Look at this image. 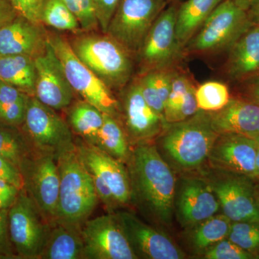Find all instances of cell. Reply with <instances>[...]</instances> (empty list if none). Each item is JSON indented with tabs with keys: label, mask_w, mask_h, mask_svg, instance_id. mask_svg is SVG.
<instances>
[{
	"label": "cell",
	"mask_w": 259,
	"mask_h": 259,
	"mask_svg": "<svg viewBox=\"0 0 259 259\" xmlns=\"http://www.w3.org/2000/svg\"><path fill=\"white\" fill-rule=\"evenodd\" d=\"M29 97L30 96L19 89L0 81V110Z\"/></svg>",
	"instance_id": "ab89813d"
},
{
	"label": "cell",
	"mask_w": 259,
	"mask_h": 259,
	"mask_svg": "<svg viewBox=\"0 0 259 259\" xmlns=\"http://www.w3.org/2000/svg\"><path fill=\"white\" fill-rule=\"evenodd\" d=\"M34 59L36 67L34 97L56 111L67 109L74 101L75 93L49 42L46 50Z\"/></svg>",
	"instance_id": "ac0fdd59"
},
{
	"label": "cell",
	"mask_w": 259,
	"mask_h": 259,
	"mask_svg": "<svg viewBox=\"0 0 259 259\" xmlns=\"http://www.w3.org/2000/svg\"><path fill=\"white\" fill-rule=\"evenodd\" d=\"M241 83L242 98L259 105V75Z\"/></svg>",
	"instance_id": "7bdbcfd3"
},
{
	"label": "cell",
	"mask_w": 259,
	"mask_h": 259,
	"mask_svg": "<svg viewBox=\"0 0 259 259\" xmlns=\"http://www.w3.org/2000/svg\"><path fill=\"white\" fill-rule=\"evenodd\" d=\"M223 0H186L178 6L176 31L180 45L185 49L202 24Z\"/></svg>",
	"instance_id": "484cf974"
},
{
	"label": "cell",
	"mask_w": 259,
	"mask_h": 259,
	"mask_svg": "<svg viewBox=\"0 0 259 259\" xmlns=\"http://www.w3.org/2000/svg\"><path fill=\"white\" fill-rule=\"evenodd\" d=\"M18 15L9 0H0V28Z\"/></svg>",
	"instance_id": "ee69618b"
},
{
	"label": "cell",
	"mask_w": 259,
	"mask_h": 259,
	"mask_svg": "<svg viewBox=\"0 0 259 259\" xmlns=\"http://www.w3.org/2000/svg\"><path fill=\"white\" fill-rule=\"evenodd\" d=\"M255 255V258H259V249L257 250L256 251L253 253Z\"/></svg>",
	"instance_id": "c3c4849f"
},
{
	"label": "cell",
	"mask_w": 259,
	"mask_h": 259,
	"mask_svg": "<svg viewBox=\"0 0 259 259\" xmlns=\"http://www.w3.org/2000/svg\"><path fill=\"white\" fill-rule=\"evenodd\" d=\"M219 201L205 178L185 177L177 181L174 210L184 228L202 222L218 214Z\"/></svg>",
	"instance_id": "2e32d148"
},
{
	"label": "cell",
	"mask_w": 259,
	"mask_h": 259,
	"mask_svg": "<svg viewBox=\"0 0 259 259\" xmlns=\"http://www.w3.org/2000/svg\"><path fill=\"white\" fill-rule=\"evenodd\" d=\"M178 5L172 3L156 19L136 56L137 75L163 69H176L185 57L177 36Z\"/></svg>",
	"instance_id": "8992f818"
},
{
	"label": "cell",
	"mask_w": 259,
	"mask_h": 259,
	"mask_svg": "<svg viewBox=\"0 0 259 259\" xmlns=\"http://www.w3.org/2000/svg\"><path fill=\"white\" fill-rule=\"evenodd\" d=\"M18 15L40 23V14L44 0H9Z\"/></svg>",
	"instance_id": "8d00e7d4"
},
{
	"label": "cell",
	"mask_w": 259,
	"mask_h": 259,
	"mask_svg": "<svg viewBox=\"0 0 259 259\" xmlns=\"http://www.w3.org/2000/svg\"><path fill=\"white\" fill-rule=\"evenodd\" d=\"M81 228L59 222L51 224L47 243L39 258H83Z\"/></svg>",
	"instance_id": "cb8c5ba5"
},
{
	"label": "cell",
	"mask_w": 259,
	"mask_h": 259,
	"mask_svg": "<svg viewBox=\"0 0 259 259\" xmlns=\"http://www.w3.org/2000/svg\"><path fill=\"white\" fill-rule=\"evenodd\" d=\"M232 1H233L237 6L241 8V9L248 12L250 7H251L252 4H253V2H254V0H232Z\"/></svg>",
	"instance_id": "bcb514c9"
},
{
	"label": "cell",
	"mask_w": 259,
	"mask_h": 259,
	"mask_svg": "<svg viewBox=\"0 0 259 259\" xmlns=\"http://www.w3.org/2000/svg\"><path fill=\"white\" fill-rule=\"evenodd\" d=\"M254 178L255 180L259 181V144L258 151H257L256 159H255Z\"/></svg>",
	"instance_id": "7dc6e473"
},
{
	"label": "cell",
	"mask_w": 259,
	"mask_h": 259,
	"mask_svg": "<svg viewBox=\"0 0 259 259\" xmlns=\"http://www.w3.org/2000/svg\"><path fill=\"white\" fill-rule=\"evenodd\" d=\"M210 113L218 135L234 134L255 139L259 135V105L242 97H231L226 106Z\"/></svg>",
	"instance_id": "44dd1931"
},
{
	"label": "cell",
	"mask_w": 259,
	"mask_h": 259,
	"mask_svg": "<svg viewBox=\"0 0 259 259\" xmlns=\"http://www.w3.org/2000/svg\"><path fill=\"white\" fill-rule=\"evenodd\" d=\"M175 1H178V0H174V2Z\"/></svg>",
	"instance_id": "816d5d0a"
},
{
	"label": "cell",
	"mask_w": 259,
	"mask_h": 259,
	"mask_svg": "<svg viewBox=\"0 0 259 259\" xmlns=\"http://www.w3.org/2000/svg\"><path fill=\"white\" fill-rule=\"evenodd\" d=\"M94 146L123 163H127L131 155L127 136L120 120L105 113Z\"/></svg>",
	"instance_id": "f1b7e54d"
},
{
	"label": "cell",
	"mask_w": 259,
	"mask_h": 259,
	"mask_svg": "<svg viewBox=\"0 0 259 259\" xmlns=\"http://www.w3.org/2000/svg\"><path fill=\"white\" fill-rule=\"evenodd\" d=\"M253 24L248 12L232 0H223L187 42L185 55L212 56L228 52Z\"/></svg>",
	"instance_id": "5b68a950"
},
{
	"label": "cell",
	"mask_w": 259,
	"mask_h": 259,
	"mask_svg": "<svg viewBox=\"0 0 259 259\" xmlns=\"http://www.w3.org/2000/svg\"><path fill=\"white\" fill-rule=\"evenodd\" d=\"M83 258L137 259L117 215L103 214L88 220L81 228Z\"/></svg>",
	"instance_id": "9a60e30c"
},
{
	"label": "cell",
	"mask_w": 259,
	"mask_h": 259,
	"mask_svg": "<svg viewBox=\"0 0 259 259\" xmlns=\"http://www.w3.org/2000/svg\"><path fill=\"white\" fill-rule=\"evenodd\" d=\"M73 35L68 40L75 55L113 93L134 79V56L112 37L97 31Z\"/></svg>",
	"instance_id": "7a4b0ae2"
},
{
	"label": "cell",
	"mask_w": 259,
	"mask_h": 259,
	"mask_svg": "<svg viewBox=\"0 0 259 259\" xmlns=\"http://www.w3.org/2000/svg\"><path fill=\"white\" fill-rule=\"evenodd\" d=\"M20 191L15 186L0 180V209H9L18 198Z\"/></svg>",
	"instance_id": "b9f144b4"
},
{
	"label": "cell",
	"mask_w": 259,
	"mask_h": 259,
	"mask_svg": "<svg viewBox=\"0 0 259 259\" xmlns=\"http://www.w3.org/2000/svg\"><path fill=\"white\" fill-rule=\"evenodd\" d=\"M25 188L51 224L56 221L60 177L56 156L34 151L21 168Z\"/></svg>",
	"instance_id": "4fadbf2b"
},
{
	"label": "cell",
	"mask_w": 259,
	"mask_h": 259,
	"mask_svg": "<svg viewBox=\"0 0 259 259\" xmlns=\"http://www.w3.org/2000/svg\"><path fill=\"white\" fill-rule=\"evenodd\" d=\"M196 87L190 76L177 69L172 79L171 90L164 105L165 120L175 123L189 118L199 110Z\"/></svg>",
	"instance_id": "603a6c76"
},
{
	"label": "cell",
	"mask_w": 259,
	"mask_h": 259,
	"mask_svg": "<svg viewBox=\"0 0 259 259\" xmlns=\"http://www.w3.org/2000/svg\"><path fill=\"white\" fill-rule=\"evenodd\" d=\"M48 31L42 24L21 15L0 28V55H24L35 59L47 49Z\"/></svg>",
	"instance_id": "ffe728a7"
},
{
	"label": "cell",
	"mask_w": 259,
	"mask_h": 259,
	"mask_svg": "<svg viewBox=\"0 0 259 259\" xmlns=\"http://www.w3.org/2000/svg\"><path fill=\"white\" fill-rule=\"evenodd\" d=\"M257 182H258V193H259V181L257 180Z\"/></svg>",
	"instance_id": "f907efd6"
},
{
	"label": "cell",
	"mask_w": 259,
	"mask_h": 259,
	"mask_svg": "<svg viewBox=\"0 0 259 259\" xmlns=\"http://www.w3.org/2000/svg\"><path fill=\"white\" fill-rule=\"evenodd\" d=\"M218 136L211 125L210 113L199 110L185 120L168 124L157 139L172 166L185 171L197 169L207 161Z\"/></svg>",
	"instance_id": "3957f363"
},
{
	"label": "cell",
	"mask_w": 259,
	"mask_h": 259,
	"mask_svg": "<svg viewBox=\"0 0 259 259\" xmlns=\"http://www.w3.org/2000/svg\"><path fill=\"white\" fill-rule=\"evenodd\" d=\"M8 229V209H0V258H10L13 251Z\"/></svg>",
	"instance_id": "60d3db41"
},
{
	"label": "cell",
	"mask_w": 259,
	"mask_h": 259,
	"mask_svg": "<svg viewBox=\"0 0 259 259\" xmlns=\"http://www.w3.org/2000/svg\"><path fill=\"white\" fill-rule=\"evenodd\" d=\"M248 14L253 23H259V0H254L248 10Z\"/></svg>",
	"instance_id": "f6af8a7d"
},
{
	"label": "cell",
	"mask_w": 259,
	"mask_h": 259,
	"mask_svg": "<svg viewBox=\"0 0 259 259\" xmlns=\"http://www.w3.org/2000/svg\"><path fill=\"white\" fill-rule=\"evenodd\" d=\"M255 141H257V142H258V144H259V135H258V136H257V137H256V138H255Z\"/></svg>",
	"instance_id": "681fc988"
},
{
	"label": "cell",
	"mask_w": 259,
	"mask_h": 259,
	"mask_svg": "<svg viewBox=\"0 0 259 259\" xmlns=\"http://www.w3.org/2000/svg\"><path fill=\"white\" fill-rule=\"evenodd\" d=\"M40 22L44 26L56 31L81 32L79 21L62 0H44L40 10Z\"/></svg>",
	"instance_id": "f546056e"
},
{
	"label": "cell",
	"mask_w": 259,
	"mask_h": 259,
	"mask_svg": "<svg viewBox=\"0 0 259 259\" xmlns=\"http://www.w3.org/2000/svg\"><path fill=\"white\" fill-rule=\"evenodd\" d=\"M202 258L206 259H253L255 255L247 251L228 238L209 247L204 252Z\"/></svg>",
	"instance_id": "e575fe53"
},
{
	"label": "cell",
	"mask_w": 259,
	"mask_h": 259,
	"mask_svg": "<svg viewBox=\"0 0 259 259\" xmlns=\"http://www.w3.org/2000/svg\"><path fill=\"white\" fill-rule=\"evenodd\" d=\"M23 125L33 151L51 153L56 158L76 146L67 121L34 96L29 98Z\"/></svg>",
	"instance_id": "7c38bea8"
},
{
	"label": "cell",
	"mask_w": 259,
	"mask_h": 259,
	"mask_svg": "<svg viewBox=\"0 0 259 259\" xmlns=\"http://www.w3.org/2000/svg\"><path fill=\"white\" fill-rule=\"evenodd\" d=\"M139 84L141 94L144 97L145 101L153 110L160 115L163 116L164 112V102L162 101L161 97L158 96L154 87L153 86L151 80L146 74L136 76Z\"/></svg>",
	"instance_id": "d590c367"
},
{
	"label": "cell",
	"mask_w": 259,
	"mask_h": 259,
	"mask_svg": "<svg viewBox=\"0 0 259 259\" xmlns=\"http://www.w3.org/2000/svg\"><path fill=\"white\" fill-rule=\"evenodd\" d=\"M171 0H120L106 34L135 56L153 23Z\"/></svg>",
	"instance_id": "30bf717a"
},
{
	"label": "cell",
	"mask_w": 259,
	"mask_h": 259,
	"mask_svg": "<svg viewBox=\"0 0 259 259\" xmlns=\"http://www.w3.org/2000/svg\"><path fill=\"white\" fill-rule=\"evenodd\" d=\"M100 31L106 34L110 20L120 0H93Z\"/></svg>",
	"instance_id": "f35d334b"
},
{
	"label": "cell",
	"mask_w": 259,
	"mask_h": 259,
	"mask_svg": "<svg viewBox=\"0 0 259 259\" xmlns=\"http://www.w3.org/2000/svg\"><path fill=\"white\" fill-rule=\"evenodd\" d=\"M66 121L73 134L94 145L103 124L104 113L90 102L77 100L68 107Z\"/></svg>",
	"instance_id": "83f0119b"
},
{
	"label": "cell",
	"mask_w": 259,
	"mask_h": 259,
	"mask_svg": "<svg viewBox=\"0 0 259 259\" xmlns=\"http://www.w3.org/2000/svg\"><path fill=\"white\" fill-rule=\"evenodd\" d=\"M56 161L60 188L55 222L81 227L99 201L93 177L80 159L76 146L58 155Z\"/></svg>",
	"instance_id": "277c9868"
},
{
	"label": "cell",
	"mask_w": 259,
	"mask_h": 259,
	"mask_svg": "<svg viewBox=\"0 0 259 259\" xmlns=\"http://www.w3.org/2000/svg\"><path fill=\"white\" fill-rule=\"evenodd\" d=\"M232 221L224 214H216L186 228V241L194 254L202 255L209 247L228 238Z\"/></svg>",
	"instance_id": "d4e9b609"
},
{
	"label": "cell",
	"mask_w": 259,
	"mask_h": 259,
	"mask_svg": "<svg viewBox=\"0 0 259 259\" xmlns=\"http://www.w3.org/2000/svg\"><path fill=\"white\" fill-rule=\"evenodd\" d=\"M226 72L242 83L259 75V23L253 24L228 51Z\"/></svg>",
	"instance_id": "7402d4cb"
},
{
	"label": "cell",
	"mask_w": 259,
	"mask_h": 259,
	"mask_svg": "<svg viewBox=\"0 0 259 259\" xmlns=\"http://www.w3.org/2000/svg\"><path fill=\"white\" fill-rule=\"evenodd\" d=\"M51 228V223L31 197L24 190L20 191L8 209L10 242L18 255L25 258H40Z\"/></svg>",
	"instance_id": "8fae6325"
},
{
	"label": "cell",
	"mask_w": 259,
	"mask_h": 259,
	"mask_svg": "<svg viewBox=\"0 0 259 259\" xmlns=\"http://www.w3.org/2000/svg\"><path fill=\"white\" fill-rule=\"evenodd\" d=\"M48 39L64 68L75 94L97 107L103 113L120 120V105L113 92L81 62L66 37L48 31Z\"/></svg>",
	"instance_id": "52a82bcc"
},
{
	"label": "cell",
	"mask_w": 259,
	"mask_h": 259,
	"mask_svg": "<svg viewBox=\"0 0 259 259\" xmlns=\"http://www.w3.org/2000/svg\"><path fill=\"white\" fill-rule=\"evenodd\" d=\"M76 151L93 177L99 200L112 210L132 200V190L127 168L100 148L88 143L76 144Z\"/></svg>",
	"instance_id": "ba28073f"
},
{
	"label": "cell",
	"mask_w": 259,
	"mask_h": 259,
	"mask_svg": "<svg viewBox=\"0 0 259 259\" xmlns=\"http://www.w3.org/2000/svg\"><path fill=\"white\" fill-rule=\"evenodd\" d=\"M132 201L141 212L161 226L171 224L177 180L171 167L158 148L139 143L127 161Z\"/></svg>",
	"instance_id": "6da1fadb"
},
{
	"label": "cell",
	"mask_w": 259,
	"mask_h": 259,
	"mask_svg": "<svg viewBox=\"0 0 259 259\" xmlns=\"http://www.w3.org/2000/svg\"><path fill=\"white\" fill-rule=\"evenodd\" d=\"M79 21L83 32L100 30L93 0H62Z\"/></svg>",
	"instance_id": "836d02e7"
},
{
	"label": "cell",
	"mask_w": 259,
	"mask_h": 259,
	"mask_svg": "<svg viewBox=\"0 0 259 259\" xmlns=\"http://www.w3.org/2000/svg\"><path fill=\"white\" fill-rule=\"evenodd\" d=\"M130 246L138 258L182 259L183 250L166 233L143 222L133 213L116 214Z\"/></svg>",
	"instance_id": "e0dca14e"
},
{
	"label": "cell",
	"mask_w": 259,
	"mask_h": 259,
	"mask_svg": "<svg viewBox=\"0 0 259 259\" xmlns=\"http://www.w3.org/2000/svg\"><path fill=\"white\" fill-rule=\"evenodd\" d=\"M228 239L247 251L259 249V221L232 223Z\"/></svg>",
	"instance_id": "d6a6232c"
},
{
	"label": "cell",
	"mask_w": 259,
	"mask_h": 259,
	"mask_svg": "<svg viewBox=\"0 0 259 259\" xmlns=\"http://www.w3.org/2000/svg\"><path fill=\"white\" fill-rule=\"evenodd\" d=\"M258 143L254 139L234 134L218 135L207 161L212 168L243 174L254 178Z\"/></svg>",
	"instance_id": "d6986e66"
},
{
	"label": "cell",
	"mask_w": 259,
	"mask_h": 259,
	"mask_svg": "<svg viewBox=\"0 0 259 259\" xmlns=\"http://www.w3.org/2000/svg\"><path fill=\"white\" fill-rule=\"evenodd\" d=\"M0 81L34 96L36 81L35 59L28 56L0 55Z\"/></svg>",
	"instance_id": "4316f807"
},
{
	"label": "cell",
	"mask_w": 259,
	"mask_h": 259,
	"mask_svg": "<svg viewBox=\"0 0 259 259\" xmlns=\"http://www.w3.org/2000/svg\"><path fill=\"white\" fill-rule=\"evenodd\" d=\"M0 180L15 186L20 190L25 189V179L21 170L14 163L0 156Z\"/></svg>",
	"instance_id": "74e56055"
},
{
	"label": "cell",
	"mask_w": 259,
	"mask_h": 259,
	"mask_svg": "<svg viewBox=\"0 0 259 259\" xmlns=\"http://www.w3.org/2000/svg\"><path fill=\"white\" fill-rule=\"evenodd\" d=\"M209 172L206 180L232 222L259 221L258 182L253 177L223 170Z\"/></svg>",
	"instance_id": "9c48e42d"
},
{
	"label": "cell",
	"mask_w": 259,
	"mask_h": 259,
	"mask_svg": "<svg viewBox=\"0 0 259 259\" xmlns=\"http://www.w3.org/2000/svg\"><path fill=\"white\" fill-rule=\"evenodd\" d=\"M172 2H174V0H171Z\"/></svg>",
	"instance_id": "f5cc1de1"
},
{
	"label": "cell",
	"mask_w": 259,
	"mask_h": 259,
	"mask_svg": "<svg viewBox=\"0 0 259 259\" xmlns=\"http://www.w3.org/2000/svg\"><path fill=\"white\" fill-rule=\"evenodd\" d=\"M196 100L199 110L213 112L226 106L231 100L229 88L218 81H206L196 88Z\"/></svg>",
	"instance_id": "1f68e13d"
},
{
	"label": "cell",
	"mask_w": 259,
	"mask_h": 259,
	"mask_svg": "<svg viewBox=\"0 0 259 259\" xmlns=\"http://www.w3.org/2000/svg\"><path fill=\"white\" fill-rule=\"evenodd\" d=\"M15 127L0 122V156L21 170L24 163L34 151Z\"/></svg>",
	"instance_id": "4dcf8cb0"
},
{
	"label": "cell",
	"mask_w": 259,
	"mask_h": 259,
	"mask_svg": "<svg viewBox=\"0 0 259 259\" xmlns=\"http://www.w3.org/2000/svg\"><path fill=\"white\" fill-rule=\"evenodd\" d=\"M120 118L127 139L135 144L158 138L168 124L145 101L136 77L120 92Z\"/></svg>",
	"instance_id": "5bb4252c"
}]
</instances>
